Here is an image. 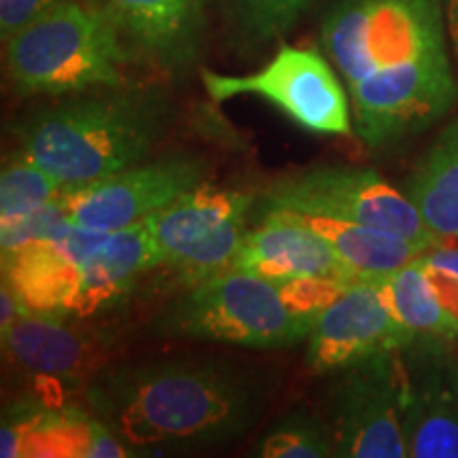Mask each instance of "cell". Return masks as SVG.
<instances>
[{"label": "cell", "instance_id": "obj_2", "mask_svg": "<svg viewBox=\"0 0 458 458\" xmlns=\"http://www.w3.org/2000/svg\"><path fill=\"white\" fill-rule=\"evenodd\" d=\"M88 401L130 448L202 445L253 427L266 391L253 374L227 360H142L100 371L89 382Z\"/></svg>", "mask_w": 458, "mask_h": 458}, {"label": "cell", "instance_id": "obj_9", "mask_svg": "<svg viewBox=\"0 0 458 458\" xmlns=\"http://www.w3.org/2000/svg\"><path fill=\"white\" fill-rule=\"evenodd\" d=\"M206 165L193 156H168L136 164L106 179L64 185L62 202L72 225L117 232L148 216L204 182Z\"/></svg>", "mask_w": 458, "mask_h": 458}, {"label": "cell", "instance_id": "obj_28", "mask_svg": "<svg viewBox=\"0 0 458 458\" xmlns=\"http://www.w3.org/2000/svg\"><path fill=\"white\" fill-rule=\"evenodd\" d=\"M418 259L433 293L437 295L445 310L458 318V246H433Z\"/></svg>", "mask_w": 458, "mask_h": 458}, {"label": "cell", "instance_id": "obj_15", "mask_svg": "<svg viewBox=\"0 0 458 458\" xmlns=\"http://www.w3.org/2000/svg\"><path fill=\"white\" fill-rule=\"evenodd\" d=\"M3 280L26 312L64 317L81 284V263L68 257L55 240H43L3 253Z\"/></svg>", "mask_w": 458, "mask_h": 458}, {"label": "cell", "instance_id": "obj_18", "mask_svg": "<svg viewBox=\"0 0 458 458\" xmlns=\"http://www.w3.org/2000/svg\"><path fill=\"white\" fill-rule=\"evenodd\" d=\"M405 196L439 242H458V119L439 131L416 164Z\"/></svg>", "mask_w": 458, "mask_h": 458}, {"label": "cell", "instance_id": "obj_19", "mask_svg": "<svg viewBox=\"0 0 458 458\" xmlns=\"http://www.w3.org/2000/svg\"><path fill=\"white\" fill-rule=\"evenodd\" d=\"M131 454L130 445L105 422L72 408H45L26 435L21 450L26 458H123Z\"/></svg>", "mask_w": 458, "mask_h": 458}, {"label": "cell", "instance_id": "obj_12", "mask_svg": "<svg viewBox=\"0 0 458 458\" xmlns=\"http://www.w3.org/2000/svg\"><path fill=\"white\" fill-rule=\"evenodd\" d=\"M114 26L123 47L162 68H179L196 54V0H89Z\"/></svg>", "mask_w": 458, "mask_h": 458}, {"label": "cell", "instance_id": "obj_3", "mask_svg": "<svg viewBox=\"0 0 458 458\" xmlns=\"http://www.w3.org/2000/svg\"><path fill=\"white\" fill-rule=\"evenodd\" d=\"M157 89L100 88L43 106L17 125L20 151L62 185L106 179L140 164L168 130Z\"/></svg>", "mask_w": 458, "mask_h": 458}, {"label": "cell", "instance_id": "obj_20", "mask_svg": "<svg viewBox=\"0 0 458 458\" xmlns=\"http://www.w3.org/2000/svg\"><path fill=\"white\" fill-rule=\"evenodd\" d=\"M376 284L388 312L414 335L442 340L458 337V318L452 317L433 293L418 257L408 266L376 278Z\"/></svg>", "mask_w": 458, "mask_h": 458}, {"label": "cell", "instance_id": "obj_29", "mask_svg": "<svg viewBox=\"0 0 458 458\" xmlns=\"http://www.w3.org/2000/svg\"><path fill=\"white\" fill-rule=\"evenodd\" d=\"M64 0H0V34L3 41L11 34L30 24L34 17L49 11Z\"/></svg>", "mask_w": 458, "mask_h": 458}, {"label": "cell", "instance_id": "obj_21", "mask_svg": "<svg viewBox=\"0 0 458 458\" xmlns=\"http://www.w3.org/2000/svg\"><path fill=\"white\" fill-rule=\"evenodd\" d=\"M403 431L408 456L458 458V411L442 393L405 401Z\"/></svg>", "mask_w": 458, "mask_h": 458}, {"label": "cell", "instance_id": "obj_10", "mask_svg": "<svg viewBox=\"0 0 458 458\" xmlns=\"http://www.w3.org/2000/svg\"><path fill=\"white\" fill-rule=\"evenodd\" d=\"M414 337L388 312L376 280H354L314 318L308 365L318 374L340 371L376 354L399 351Z\"/></svg>", "mask_w": 458, "mask_h": 458}, {"label": "cell", "instance_id": "obj_31", "mask_svg": "<svg viewBox=\"0 0 458 458\" xmlns=\"http://www.w3.org/2000/svg\"><path fill=\"white\" fill-rule=\"evenodd\" d=\"M445 21H448L450 43L458 66V0H445Z\"/></svg>", "mask_w": 458, "mask_h": 458}, {"label": "cell", "instance_id": "obj_26", "mask_svg": "<svg viewBox=\"0 0 458 458\" xmlns=\"http://www.w3.org/2000/svg\"><path fill=\"white\" fill-rule=\"evenodd\" d=\"M354 283V280H352ZM351 283L337 278L325 276H306L293 278L280 283V295L291 312L303 318H317L325 308L335 301V297L342 293Z\"/></svg>", "mask_w": 458, "mask_h": 458}, {"label": "cell", "instance_id": "obj_1", "mask_svg": "<svg viewBox=\"0 0 458 458\" xmlns=\"http://www.w3.org/2000/svg\"><path fill=\"white\" fill-rule=\"evenodd\" d=\"M320 43L369 148L420 134L456 105L442 0H340L323 20Z\"/></svg>", "mask_w": 458, "mask_h": 458}, {"label": "cell", "instance_id": "obj_8", "mask_svg": "<svg viewBox=\"0 0 458 458\" xmlns=\"http://www.w3.org/2000/svg\"><path fill=\"white\" fill-rule=\"evenodd\" d=\"M327 394L334 456L403 458L405 394L394 376L391 352L340 369Z\"/></svg>", "mask_w": 458, "mask_h": 458}, {"label": "cell", "instance_id": "obj_14", "mask_svg": "<svg viewBox=\"0 0 458 458\" xmlns=\"http://www.w3.org/2000/svg\"><path fill=\"white\" fill-rule=\"evenodd\" d=\"M162 263L164 257L156 242L151 216L117 232H108L98 249L81 263V284L71 314L89 317L98 312L128 293L142 274Z\"/></svg>", "mask_w": 458, "mask_h": 458}, {"label": "cell", "instance_id": "obj_23", "mask_svg": "<svg viewBox=\"0 0 458 458\" xmlns=\"http://www.w3.org/2000/svg\"><path fill=\"white\" fill-rule=\"evenodd\" d=\"M244 221L246 215L233 216L232 221L221 225L208 238H204L202 242L191 246L185 255L170 261L168 266L187 286H193L206 278H213L216 274L232 270V263L236 259L246 236Z\"/></svg>", "mask_w": 458, "mask_h": 458}, {"label": "cell", "instance_id": "obj_27", "mask_svg": "<svg viewBox=\"0 0 458 458\" xmlns=\"http://www.w3.org/2000/svg\"><path fill=\"white\" fill-rule=\"evenodd\" d=\"M310 0H240L246 30L257 38H272L289 30Z\"/></svg>", "mask_w": 458, "mask_h": 458}, {"label": "cell", "instance_id": "obj_6", "mask_svg": "<svg viewBox=\"0 0 458 458\" xmlns=\"http://www.w3.org/2000/svg\"><path fill=\"white\" fill-rule=\"evenodd\" d=\"M270 210H300L360 223L408 240L422 253L442 244L411 199L374 170L312 168L284 176L261 196L259 215Z\"/></svg>", "mask_w": 458, "mask_h": 458}, {"label": "cell", "instance_id": "obj_22", "mask_svg": "<svg viewBox=\"0 0 458 458\" xmlns=\"http://www.w3.org/2000/svg\"><path fill=\"white\" fill-rule=\"evenodd\" d=\"M62 189L64 185L55 176L30 162L17 148L0 176V229L15 225L34 210L54 202Z\"/></svg>", "mask_w": 458, "mask_h": 458}, {"label": "cell", "instance_id": "obj_25", "mask_svg": "<svg viewBox=\"0 0 458 458\" xmlns=\"http://www.w3.org/2000/svg\"><path fill=\"white\" fill-rule=\"evenodd\" d=\"M72 223L68 219V213L62 202V193L54 202L45 204L43 208L34 210L15 225L0 229V242H3V253L21 249V246L32 242H43V240H54L60 236L64 229L71 227Z\"/></svg>", "mask_w": 458, "mask_h": 458}, {"label": "cell", "instance_id": "obj_5", "mask_svg": "<svg viewBox=\"0 0 458 458\" xmlns=\"http://www.w3.org/2000/svg\"><path fill=\"white\" fill-rule=\"evenodd\" d=\"M314 320L289 310L280 286L242 270H227L189 286L157 320L164 335L280 348L310 335Z\"/></svg>", "mask_w": 458, "mask_h": 458}, {"label": "cell", "instance_id": "obj_24", "mask_svg": "<svg viewBox=\"0 0 458 458\" xmlns=\"http://www.w3.org/2000/svg\"><path fill=\"white\" fill-rule=\"evenodd\" d=\"M263 458H323L334 456L327 427L306 411H293L270 433L257 448Z\"/></svg>", "mask_w": 458, "mask_h": 458}, {"label": "cell", "instance_id": "obj_11", "mask_svg": "<svg viewBox=\"0 0 458 458\" xmlns=\"http://www.w3.org/2000/svg\"><path fill=\"white\" fill-rule=\"evenodd\" d=\"M261 221L253 232H246L232 270L257 274L276 284L306 276L337 278L346 283L365 280L310 227L278 216H263Z\"/></svg>", "mask_w": 458, "mask_h": 458}, {"label": "cell", "instance_id": "obj_7", "mask_svg": "<svg viewBox=\"0 0 458 458\" xmlns=\"http://www.w3.org/2000/svg\"><path fill=\"white\" fill-rule=\"evenodd\" d=\"M204 88L216 102L259 96L314 134H351V98L327 60L314 49L280 47L270 64L244 77L202 71Z\"/></svg>", "mask_w": 458, "mask_h": 458}, {"label": "cell", "instance_id": "obj_17", "mask_svg": "<svg viewBox=\"0 0 458 458\" xmlns=\"http://www.w3.org/2000/svg\"><path fill=\"white\" fill-rule=\"evenodd\" d=\"M250 206L253 196L249 193L216 189L202 182L162 213L153 215V233L165 266L185 255L191 246L202 242L233 216L249 215Z\"/></svg>", "mask_w": 458, "mask_h": 458}, {"label": "cell", "instance_id": "obj_13", "mask_svg": "<svg viewBox=\"0 0 458 458\" xmlns=\"http://www.w3.org/2000/svg\"><path fill=\"white\" fill-rule=\"evenodd\" d=\"M3 348L20 368L57 386L94 380L102 357L94 337L66 327L60 317L34 312L21 314L3 331Z\"/></svg>", "mask_w": 458, "mask_h": 458}, {"label": "cell", "instance_id": "obj_16", "mask_svg": "<svg viewBox=\"0 0 458 458\" xmlns=\"http://www.w3.org/2000/svg\"><path fill=\"white\" fill-rule=\"evenodd\" d=\"M263 216H278L310 227L327 240L340 259L365 280L386 276L422 255V250L408 240L335 216L300 213V210H270L263 213L261 219Z\"/></svg>", "mask_w": 458, "mask_h": 458}, {"label": "cell", "instance_id": "obj_4", "mask_svg": "<svg viewBox=\"0 0 458 458\" xmlns=\"http://www.w3.org/2000/svg\"><path fill=\"white\" fill-rule=\"evenodd\" d=\"M130 60L108 17L91 3L64 0L4 38V68L20 94L66 96L123 85Z\"/></svg>", "mask_w": 458, "mask_h": 458}, {"label": "cell", "instance_id": "obj_30", "mask_svg": "<svg viewBox=\"0 0 458 458\" xmlns=\"http://www.w3.org/2000/svg\"><path fill=\"white\" fill-rule=\"evenodd\" d=\"M21 314H26V308L17 300L13 289L3 280V286H0V331L9 329Z\"/></svg>", "mask_w": 458, "mask_h": 458}]
</instances>
